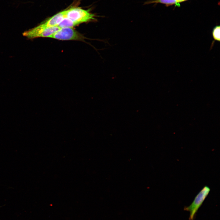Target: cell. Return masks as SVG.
Instances as JSON below:
<instances>
[{"label":"cell","instance_id":"8992f818","mask_svg":"<svg viewBox=\"0 0 220 220\" xmlns=\"http://www.w3.org/2000/svg\"><path fill=\"white\" fill-rule=\"evenodd\" d=\"M152 3H161L165 4L166 6L175 5L176 6L179 7L180 3L178 2L176 0H154L148 1L144 2V5Z\"/></svg>","mask_w":220,"mask_h":220},{"label":"cell","instance_id":"52a82bcc","mask_svg":"<svg viewBox=\"0 0 220 220\" xmlns=\"http://www.w3.org/2000/svg\"><path fill=\"white\" fill-rule=\"evenodd\" d=\"M212 35L213 39L210 47L211 50L214 46L215 42L220 41V26L219 25H216L214 27L212 31Z\"/></svg>","mask_w":220,"mask_h":220},{"label":"cell","instance_id":"277c9868","mask_svg":"<svg viewBox=\"0 0 220 220\" xmlns=\"http://www.w3.org/2000/svg\"><path fill=\"white\" fill-rule=\"evenodd\" d=\"M49 38L62 40L83 41L85 38L83 35L73 29V28H61Z\"/></svg>","mask_w":220,"mask_h":220},{"label":"cell","instance_id":"5b68a950","mask_svg":"<svg viewBox=\"0 0 220 220\" xmlns=\"http://www.w3.org/2000/svg\"><path fill=\"white\" fill-rule=\"evenodd\" d=\"M65 10L53 15L41 24L46 27L58 26L60 23L65 17Z\"/></svg>","mask_w":220,"mask_h":220},{"label":"cell","instance_id":"9c48e42d","mask_svg":"<svg viewBox=\"0 0 220 220\" xmlns=\"http://www.w3.org/2000/svg\"><path fill=\"white\" fill-rule=\"evenodd\" d=\"M187 0H176L179 3H181L183 2L186 1Z\"/></svg>","mask_w":220,"mask_h":220},{"label":"cell","instance_id":"3957f363","mask_svg":"<svg viewBox=\"0 0 220 220\" xmlns=\"http://www.w3.org/2000/svg\"><path fill=\"white\" fill-rule=\"evenodd\" d=\"M58 26L46 27L41 24L24 32L23 35L29 39L38 37H48L52 35L60 29Z\"/></svg>","mask_w":220,"mask_h":220},{"label":"cell","instance_id":"6da1fadb","mask_svg":"<svg viewBox=\"0 0 220 220\" xmlns=\"http://www.w3.org/2000/svg\"><path fill=\"white\" fill-rule=\"evenodd\" d=\"M65 18L79 24L82 23L96 20L95 15L79 7H72L65 10Z\"/></svg>","mask_w":220,"mask_h":220},{"label":"cell","instance_id":"ba28073f","mask_svg":"<svg viewBox=\"0 0 220 220\" xmlns=\"http://www.w3.org/2000/svg\"><path fill=\"white\" fill-rule=\"evenodd\" d=\"M79 25L71 20L67 18H64L58 25L60 28H73V27Z\"/></svg>","mask_w":220,"mask_h":220},{"label":"cell","instance_id":"7a4b0ae2","mask_svg":"<svg viewBox=\"0 0 220 220\" xmlns=\"http://www.w3.org/2000/svg\"><path fill=\"white\" fill-rule=\"evenodd\" d=\"M210 191V189L209 186L207 185L204 186L196 195L191 204L189 206L184 207V210L188 211L190 213V220H194L198 210L202 204Z\"/></svg>","mask_w":220,"mask_h":220}]
</instances>
